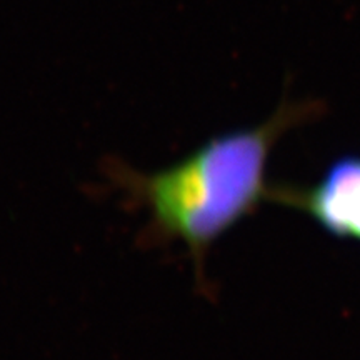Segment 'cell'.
Wrapping results in <instances>:
<instances>
[{"label":"cell","instance_id":"cell-1","mask_svg":"<svg viewBox=\"0 0 360 360\" xmlns=\"http://www.w3.org/2000/svg\"><path fill=\"white\" fill-rule=\"evenodd\" d=\"M321 110L319 102H287L257 127L209 139L184 160L159 172L142 174L117 164V186L150 215L148 232L159 240L182 242L199 277L205 255L225 232L270 200V152L287 130Z\"/></svg>","mask_w":360,"mask_h":360},{"label":"cell","instance_id":"cell-2","mask_svg":"<svg viewBox=\"0 0 360 360\" xmlns=\"http://www.w3.org/2000/svg\"><path fill=\"white\" fill-rule=\"evenodd\" d=\"M270 200L302 210L337 238L360 242V155H344L307 188L272 186Z\"/></svg>","mask_w":360,"mask_h":360}]
</instances>
